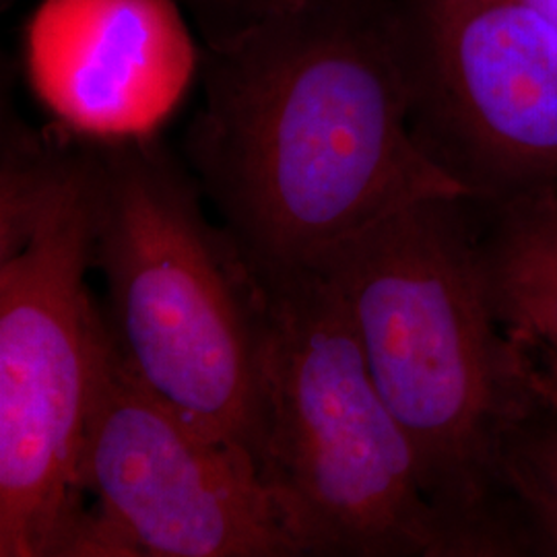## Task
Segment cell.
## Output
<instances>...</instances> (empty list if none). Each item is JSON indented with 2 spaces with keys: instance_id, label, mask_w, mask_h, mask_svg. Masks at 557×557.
Wrapping results in <instances>:
<instances>
[{
  "instance_id": "cell-1",
  "label": "cell",
  "mask_w": 557,
  "mask_h": 557,
  "mask_svg": "<svg viewBox=\"0 0 557 557\" xmlns=\"http://www.w3.org/2000/svg\"><path fill=\"white\" fill-rule=\"evenodd\" d=\"M225 17L184 143L259 277L310 271L416 200L469 197L413 133L398 0H262Z\"/></svg>"
},
{
  "instance_id": "cell-7",
  "label": "cell",
  "mask_w": 557,
  "mask_h": 557,
  "mask_svg": "<svg viewBox=\"0 0 557 557\" xmlns=\"http://www.w3.org/2000/svg\"><path fill=\"white\" fill-rule=\"evenodd\" d=\"M411 124L479 205L557 195V25L535 0H398Z\"/></svg>"
},
{
  "instance_id": "cell-6",
  "label": "cell",
  "mask_w": 557,
  "mask_h": 557,
  "mask_svg": "<svg viewBox=\"0 0 557 557\" xmlns=\"http://www.w3.org/2000/svg\"><path fill=\"white\" fill-rule=\"evenodd\" d=\"M87 520L77 557H301L238 444L151 395L108 351L79 462Z\"/></svg>"
},
{
  "instance_id": "cell-3",
  "label": "cell",
  "mask_w": 557,
  "mask_h": 557,
  "mask_svg": "<svg viewBox=\"0 0 557 557\" xmlns=\"http://www.w3.org/2000/svg\"><path fill=\"white\" fill-rule=\"evenodd\" d=\"M96 147L20 122L0 163V557H77L79 462L101 363Z\"/></svg>"
},
{
  "instance_id": "cell-12",
  "label": "cell",
  "mask_w": 557,
  "mask_h": 557,
  "mask_svg": "<svg viewBox=\"0 0 557 557\" xmlns=\"http://www.w3.org/2000/svg\"><path fill=\"white\" fill-rule=\"evenodd\" d=\"M539 7L549 15V20L557 25V0H535Z\"/></svg>"
},
{
  "instance_id": "cell-13",
  "label": "cell",
  "mask_w": 557,
  "mask_h": 557,
  "mask_svg": "<svg viewBox=\"0 0 557 557\" xmlns=\"http://www.w3.org/2000/svg\"><path fill=\"white\" fill-rule=\"evenodd\" d=\"M529 345H531V343H529ZM531 347H533V349H535V351H539V354H541V356H545V358L552 359V361H554V363H557L556 354H552V351H545V349H541V347H535V345H531Z\"/></svg>"
},
{
  "instance_id": "cell-9",
  "label": "cell",
  "mask_w": 557,
  "mask_h": 557,
  "mask_svg": "<svg viewBox=\"0 0 557 557\" xmlns=\"http://www.w3.org/2000/svg\"><path fill=\"white\" fill-rule=\"evenodd\" d=\"M475 205L479 259L498 319L557 356V195Z\"/></svg>"
},
{
  "instance_id": "cell-8",
  "label": "cell",
  "mask_w": 557,
  "mask_h": 557,
  "mask_svg": "<svg viewBox=\"0 0 557 557\" xmlns=\"http://www.w3.org/2000/svg\"><path fill=\"white\" fill-rule=\"evenodd\" d=\"M21 54L54 126L94 145L158 139L202 69L176 0H40Z\"/></svg>"
},
{
  "instance_id": "cell-11",
  "label": "cell",
  "mask_w": 557,
  "mask_h": 557,
  "mask_svg": "<svg viewBox=\"0 0 557 557\" xmlns=\"http://www.w3.org/2000/svg\"><path fill=\"white\" fill-rule=\"evenodd\" d=\"M199 2L207 4V7H213V9H223L225 15H232V13L244 11L252 4H259L262 0H199Z\"/></svg>"
},
{
  "instance_id": "cell-4",
  "label": "cell",
  "mask_w": 557,
  "mask_h": 557,
  "mask_svg": "<svg viewBox=\"0 0 557 557\" xmlns=\"http://www.w3.org/2000/svg\"><path fill=\"white\" fill-rule=\"evenodd\" d=\"M94 147V269L116 358L180 416L252 455L264 281L160 140Z\"/></svg>"
},
{
  "instance_id": "cell-10",
  "label": "cell",
  "mask_w": 557,
  "mask_h": 557,
  "mask_svg": "<svg viewBox=\"0 0 557 557\" xmlns=\"http://www.w3.org/2000/svg\"><path fill=\"white\" fill-rule=\"evenodd\" d=\"M535 356L547 398L504 436L499 479L529 554L557 557V363Z\"/></svg>"
},
{
  "instance_id": "cell-2",
  "label": "cell",
  "mask_w": 557,
  "mask_h": 557,
  "mask_svg": "<svg viewBox=\"0 0 557 557\" xmlns=\"http://www.w3.org/2000/svg\"><path fill=\"white\" fill-rule=\"evenodd\" d=\"M409 440L421 487L462 557L527 556L499 479L504 436L545 400L531 345L498 319L479 259L478 205H405L314 264Z\"/></svg>"
},
{
  "instance_id": "cell-5",
  "label": "cell",
  "mask_w": 557,
  "mask_h": 557,
  "mask_svg": "<svg viewBox=\"0 0 557 557\" xmlns=\"http://www.w3.org/2000/svg\"><path fill=\"white\" fill-rule=\"evenodd\" d=\"M260 278L252 458L304 556L462 557L331 283L317 271Z\"/></svg>"
}]
</instances>
